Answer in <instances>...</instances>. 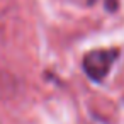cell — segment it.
<instances>
[{"mask_svg": "<svg viewBox=\"0 0 124 124\" xmlns=\"http://www.w3.org/2000/svg\"><path fill=\"white\" fill-rule=\"evenodd\" d=\"M117 54H119V49H116V48L93 49V51L87 53L83 56V70L88 75V78H92L95 82H102L109 75L114 61L117 60Z\"/></svg>", "mask_w": 124, "mask_h": 124, "instance_id": "obj_1", "label": "cell"}, {"mask_svg": "<svg viewBox=\"0 0 124 124\" xmlns=\"http://www.w3.org/2000/svg\"><path fill=\"white\" fill-rule=\"evenodd\" d=\"M105 7L109 10H116L117 9V0H105Z\"/></svg>", "mask_w": 124, "mask_h": 124, "instance_id": "obj_2", "label": "cell"}, {"mask_svg": "<svg viewBox=\"0 0 124 124\" xmlns=\"http://www.w3.org/2000/svg\"><path fill=\"white\" fill-rule=\"evenodd\" d=\"M75 2H80V4H83V5H92L95 0H75Z\"/></svg>", "mask_w": 124, "mask_h": 124, "instance_id": "obj_3", "label": "cell"}]
</instances>
